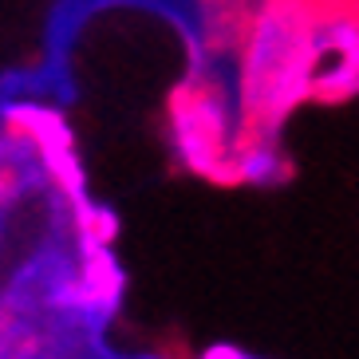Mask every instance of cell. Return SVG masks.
Wrapping results in <instances>:
<instances>
[{"instance_id":"obj_1","label":"cell","mask_w":359,"mask_h":359,"mask_svg":"<svg viewBox=\"0 0 359 359\" xmlns=\"http://www.w3.org/2000/svg\"><path fill=\"white\" fill-rule=\"evenodd\" d=\"M0 241H4V190H0Z\"/></svg>"}]
</instances>
